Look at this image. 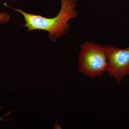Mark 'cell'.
Segmentation results:
<instances>
[{
  "label": "cell",
  "instance_id": "obj_2",
  "mask_svg": "<svg viewBox=\"0 0 129 129\" xmlns=\"http://www.w3.org/2000/svg\"><path fill=\"white\" fill-rule=\"evenodd\" d=\"M79 71L90 78L102 76L108 68L106 46L86 41L81 46L78 58Z\"/></svg>",
  "mask_w": 129,
  "mask_h": 129
},
{
  "label": "cell",
  "instance_id": "obj_5",
  "mask_svg": "<svg viewBox=\"0 0 129 129\" xmlns=\"http://www.w3.org/2000/svg\"><path fill=\"white\" fill-rule=\"evenodd\" d=\"M4 107L1 106V104H0V110H1ZM11 112L12 111H9V112L7 113L5 115H3L2 117H1L0 118V121H2V120H6V119H4V118H5V117H6V116H7V115H11Z\"/></svg>",
  "mask_w": 129,
  "mask_h": 129
},
{
  "label": "cell",
  "instance_id": "obj_3",
  "mask_svg": "<svg viewBox=\"0 0 129 129\" xmlns=\"http://www.w3.org/2000/svg\"><path fill=\"white\" fill-rule=\"evenodd\" d=\"M106 48L108 58V74L120 85L123 79L129 75V47L121 49L107 45Z\"/></svg>",
  "mask_w": 129,
  "mask_h": 129
},
{
  "label": "cell",
  "instance_id": "obj_4",
  "mask_svg": "<svg viewBox=\"0 0 129 129\" xmlns=\"http://www.w3.org/2000/svg\"><path fill=\"white\" fill-rule=\"evenodd\" d=\"M9 14L6 12L0 13V24L7 23L10 20Z\"/></svg>",
  "mask_w": 129,
  "mask_h": 129
},
{
  "label": "cell",
  "instance_id": "obj_1",
  "mask_svg": "<svg viewBox=\"0 0 129 129\" xmlns=\"http://www.w3.org/2000/svg\"><path fill=\"white\" fill-rule=\"evenodd\" d=\"M61 6L60 12L54 17L49 18L41 15L28 13L20 9H12L20 13L25 22L24 27L28 32L33 30H44L48 32V37L52 41L56 42L58 38L66 34L70 28L69 21L75 18L78 12L75 9L78 6L77 0H61Z\"/></svg>",
  "mask_w": 129,
  "mask_h": 129
}]
</instances>
